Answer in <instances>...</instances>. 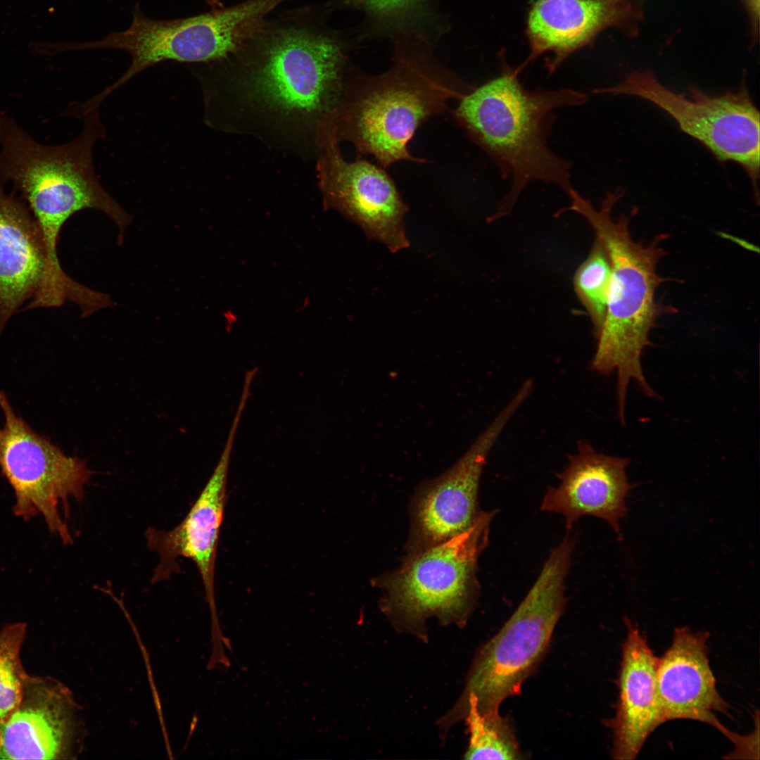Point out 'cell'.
I'll return each mask as SVG.
<instances>
[{
  "mask_svg": "<svg viewBox=\"0 0 760 760\" xmlns=\"http://www.w3.org/2000/svg\"><path fill=\"white\" fill-rule=\"evenodd\" d=\"M624 191L618 188L609 192L600 208L583 198L574 188L567 195L571 201L565 210H573L590 224L604 246L612 267V279L607 313L590 368L602 375L617 374L616 395L618 415L625 419L626 399L630 381H636L648 397L657 396L647 382L641 366L643 350L652 343L650 331L656 321L664 315L675 314L674 307L657 301V289L671 281L657 273L659 260L667 252L661 246L669 235L660 234L647 243L634 241L629 222L637 214L635 207L629 214L623 213L617 219L612 217V210L623 196Z\"/></svg>",
  "mask_w": 760,
  "mask_h": 760,
  "instance_id": "cell-1",
  "label": "cell"
},
{
  "mask_svg": "<svg viewBox=\"0 0 760 760\" xmlns=\"http://www.w3.org/2000/svg\"><path fill=\"white\" fill-rule=\"evenodd\" d=\"M520 70L503 67L499 75L464 94L454 112L502 177L511 180L491 220L507 215L532 182L553 184L566 194L573 188V163L555 154L547 141L556 119L554 111L583 105L588 96L569 88L526 89L519 78Z\"/></svg>",
  "mask_w": 760,
  "mask_h": 760,
  "instance_id": "cell-2",
  "label": "cell"
},
{
  "mask_svg": "<svg viewBox=\"0 0 760 760\" xmlns=\"http://www.w3.org/2000/svg\"><path fill=\"white\" fill-rule=\"evenodd\" d=\"M234 54L238 101L282 129L315 132L317 142L343 89L338 45L311 26L263 23Z\"/></svg>",
  "mask_w": 760,
  "mask_h": 760,
  "instance_id": "cell-3",
  "label": "cell"
},
{
  "mask_svg": "<svg viewBox=\"0 0 760 760\" xmlns=\"http://www.w3.org/2000/svg\"><path fill=\"white\" fill-rule=\"evenodd\" d=\"M84 127L72 141L58 146L34 140L0 110V189L9 182L28 203L42 234L48 261L59 263L61 229L73 214L96 209L121 231L130 215L103 189L93 165L94 144L106 136L98 110L82 118Z\"/></svg>",
  "mask_w": 760,
  "mask_h": 760,
  "instance_id": "cell-4",
  "label": "cell"
},
{
  "mask_svg": "<svg viewBox=\"0 0 760 760\" xmlns=\"http://www.w3.org/2000/svg\"><path fill=\"white\" fill-rule=\"evenodd\" d=\"M358 84L343 89L332 114L336 136L386 167L403 160L422 161L407 149L417 128L472 89L410 66Z\"/></svg>",
  "mask_w": 760,
  "mask_h": 760,
  "instance_id": "cell-5",
  "label": "cell"
},
{
  "mask_svg": "<svg viewBox=\"0 0 760 760\" xmlns=\"http://www.w3.org/2000/svg\"><path fill=\"white\" fill-rule=\"evenodd\" d=\"M575 547L566 536L550 552L536 582L500 631L481 649L467 683L479 711H499L520 691L548 647L565 604V581Z\"/></svg>",
  "mask_w": 760,
  "mask_h": 760,
  "instance_id": "cell-6",
  "label": "cell"
},
{
  "mask_svg": "<svg viewBox=\"0 0 760 760\" xmlns=\"http://www.w3.org/2000/svg\"><path fill=\"white\" fill-rule=\"evenodd\" d=\"M593 93L640 98L669 114L680 129L701 142L720 162L739 164L749 176L759 198L760 165L759 112L748 90L711 95L691 86L688 94L662 84L649 70L627 75L619 84Z\"/></svg>",
  "mask_w": 760,
  "mask_h": 760,
  "instance_id": "cell-7",
  "label": "cell"
},
{
  "mask_svg": "<svg viewBox=\"0 0 760 760\" xmlns=\"http://www.w3.org/2000/svg\"><path fill=\"white\" fill-rule=\"evenodd\" d=\"M496 513L481 512L463 532L410 555L400 569L379 579L387 607L410 621L431 615L464 619L479 596L478 559Z\"/></svg>",
  "mask_w": 760,
  "mask_h": 760,
  "instance_id": "cell-8",
  "label": "cell"
},
{
  "mask_svg": "<svg viewBox=\"0 0 760 760\" xmlns=\"http://www.w3.org/2000/svg\"><path fill=\"white\" fill-rule=\"evenodd\" d=\"M0 407L4 415L0 428V469L15 493V514L25 520L42 516L50 531L63 544L72 543L59 507L62 504L67 512L70 498L84 499L85 486L94 472L84 460L67 456L33 431L16 415L1 391Z\"/></svg>",
  "mask_w": 760,
  "mask_h": 760,
  "instance_id": "cell-9",
  "label": "cell"
},
{
  "mask_svg": "<svg viewBox=\"0 0 760 760\" xmlns=\"http://www.w3.org/2000/svg\"><path fill=\"white\" fill-rule=\"evenodd\" d=\"M530 395L519 387L463 455L444 473L417 490L411 509L407 544L414 555L470 527L480 515L478 495L486 460L505 426Z\"/></svg>",
  "mask_w": 760,
  "mask_h": 760,
  "instance_id": "cell-10",
  "label": "cell"
},
{
  "mask_svg": "<svg viewBox=\"0 0 760 760\" xmlns=\"http://www.w3.org/2000/svg\"><path fill=\"white\" fill-rule=\"evenodd\" d=\"M332 121L321 132L317 146L319 186L326 208L356 223L371 240L395 253L410 246L404 218L407 211L395 183L381 168L342 156Z\"/></svg>",
  "mask_w": 760,
  "mask_h": 760,
  "instance_id": "cell-11",
  "label": "cell"
},
{
  "mask_svg": "<svg viewBox=\"0 0 760 760\" xmlns=\"http://www.w3.org/2000/svg\"><path fill=\"white\" fill-rule=\"evenodd\" d=\"M241 418L236 412L220 460L212 475L184 519L169 531L149 528L146 547L156 552L159 562L152 583L169 579L179 572L178 559H190L201 577L212 623V643L221 645L223 636L215 597V568L218 538L226 503L228 470L234 438Z\"/></svg>",
  "mask_w": 760,
  "mask_h": 760,
  "instance_id": "cell-12",
  "label": "cell"
},
{
  "mask_svg": "<svg viewBox=\"0 0 760 760\" xmlns=\"http://www.w3.org/2000/svg\"><path fill=\"white\" fill-rule=\"evenodd\" d=\"M72 692L49 676L27 678L21 699L0 724V759H73L81 727Z\"/></svg>",
  "mask_w": 760,
  "mask_h": 760,
  "instance_id": "cell-13",
  "label": "cell"
},
{
  "mask_svg": "<svg viewBox=\"0 0 760 760\" xmlns=\"http://www.w3.org/2000/svg\"><path fill=\"white\" fill-rule=\"evenodd\" d=\"M629 463L628 458L598 452L580 441L576 452L568 456L566 467L557 474L559 485L547 490L541 510L563 516L568 531L579 518L593 516L619 534L627 514L626 498L633 487L626 471Z\"/></svg>",
  "mask_w": 760,
  "mask_h": 760,
  "instance_id": "cell-14",
  "label": "cell"
},
{
  "mask_svg": "<svg viewBox=\"0 0 760 760\" xmlns=\"http://www.w3.org/2000/svg\"><path fill=\"white\" fill-rule=\"evenodd\" d=\"M641 16L636 0H536L526 20L530 59L552 53V58L546 63L552 73L607 28L635 34Z\"/></svg>",
  "mask_w": 760,
  "mask_h": 760,
  "instance_id": "cell-15",
  "label": "cell"
},
{
  "mask_svg": "<svg viewBox=\"0 0 760 760\" xmlns=\"http://www.w3.org/2000/svg\"><path fill=\"white\" fill-rule=\"evenodd\" d=\"M707 632L688 627L674 631L671 645L658 659L657 684L664 721L691 719L710 724L726 735L728 731L716 716L726 714L728 704L719 695L708 659Z\"/></svg>",
  "mask_w": 760,
  "mask_h": 760,
  "instance_id": "cell-16",
  "label": "cell"
},
{
  "mask_svg": "<svg viewBox=\"0 0 760 760\" xmlns=\"http://www.w3.org/2000/svg\"><path fill=\"white\" fill-rule=\"evenodd\" d=\"M49 282L42 234L25 205L0 189V333L28 299L39 302Z\"/></svg>",
  "mask_w": 760,
  "mask_h": 760,
  "instance_id": "cell-17",
  "label": "cell"
},
{
  "mask_svg": "<svg viewBox=\"0 0 760 760\" xmlns=\"http://www.w3.org/2000/svg\"><path fill=\"white\" fill-rule=\"evenodd\" d=\"M658 658L638 628L628 623L619 675V701L613 730L615 759H634L664 718L657 684Z\"/></svg>",
  "mask_w": 760,
  "mask_h": 760,
  "instance_id": "cell-18",
  "label": "cell"
},
{
  "mask_svg": "<svg viewBox=\"0 0 760 760\" xmlns=\"http://www.w3.org/2000/svg\"><path fill=\"white\" fill-rule=\"evenodd\" d=\"M465 713L470 734L466 759H523L511 722L499 711L481 714L474 694L466 696Z\"/></svg>",
  "mask_w": 760,
  "mask_h": 760,
  "instance_id": "cell-19",
  "label": "cell"
},
{
  "mask_svg": "<svg viewBox=\"0 0 760 760\" xmlns=\"http://www.w3.org/2000/svg\"><path fill=\"white\" fill-rule=\"evenodd\" d=\"M611 279L612 267L608 254L596 238L589 255L574 277L575 291L590 317L596 338L605 319Z\"/></svg>",
  "mask_w": 760,
  "mask_h": 760,
  "instance_id": "cell-20",
  "label": "cell"
},
{
  "mask_svg": "<svg viewBox=\"0 0 760 760\" xmlns=\"http://www.w3.org/2000/svg\"><path fill=\"white\" fill-rule=\"evenodd\" d=\"M26 624L6 625L0 631V724L19 703L29 677L20 659Z\"/></svg>",
  "mask_w": 760,
  "mask_h": 760,
  "instance_id": "cell-21",
  "label": "cell"
},
{
  "mask_svg": "<svg viewBox=\"0 0 760 760\" xmlns=\"http://www.w3.org/2000/svg\"><path fill=\"white\" fill-rule=\"evenodd\" d=\"M360 5L367 10L384 16H391L405 11L413 6L417 0H347Z\"/></svg>",
  "mask_w": 760,
  "mask_h": 760,
  "instance_id": "cell-22",
  "label": "cell"
},
{
  "mask_svg": "<svg viewBox=\"0 0 760 760\" xmlns=\"http://www.w3.org/2000/svg\"><path fill=\"white\" fill-rule=\"evenodd\" d=\"M747 10L752 27V34L754 40H757L759 37V0H740Z\"/></svg>",
  "mask_w": 760,
  "mask_h": 760,
  "instance_id": "cell-23",
  "label": "cell"
},
{
  "mask_svg": "<svg viewBox=\"0 0 760 760\" xmlns=\"http://www.w3.org/2000/svg\"><path fill=\"white\" fill-rule=\"evenodd\" d=\"M229 666H230V664H229V665L228 666H227V667H224V666H223V667H224V668H229ZM208 669H215V668H210V667H209V666H208ZM216 668H217V667H216Z\"/></svg>",
  "mask_w": 760,
  "mask_h": 760,
  "instance_id": "cell-24",
  "label": "cell"
}]
</instances>
